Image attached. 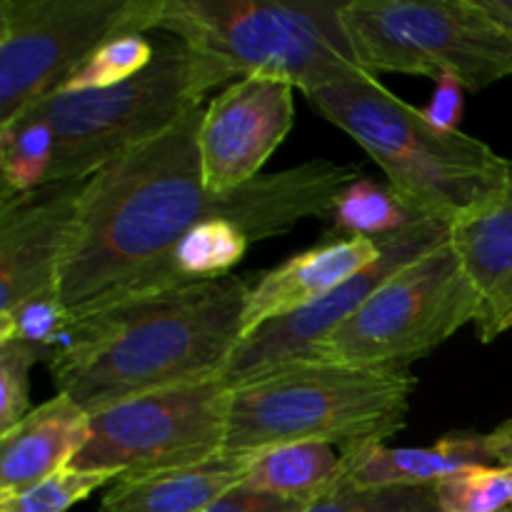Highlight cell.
I'll return each instance as SVG.
<instances>
[{
  "label": "cell",
  "instance_id": "5",
  "mask_svg": "<svg viewBox=\"0 0 512 512\" xmlns=\"http://www.w3.org/2000/svg\"><path fill=\"white\" fill-rule=\"evenodd\" d=\"M418 378L408 368L298 363L230 388L223 453L293 443H385L403 430Z\"/></svg>",
  "mask_w": 512,
  "mask_h": 512
},
{
  "label": "cell",
  "instance_id": "20",
  "mask_svg": "<svg viewBox=\"0 0 512 512\" xmlns=\"http://www.w3.org/2000/svg\"><path fill=\"white\" fill-rule=\"evenodd\" d=\"M53 155V128L35 108H28L13 123L0 128V173H3L0 203L48 185Z\"/></svg>",
  "mask_w": 512,
  "mask_h": 512
},
{
  "label": "cell",
  "instance_id": "4",
  "mask_svg": "<svg viewBox=\"0 0 512 512\" xmlns=\"http://www.w3.org/2000/svg\"><path fill=\"white\" fill-rule=\"evenodd\" d=\"M338 0H150L140 33L165 30L233 78H275L298 90L368 73Z\"/></svg>",
  "mask_w": 512,
  "mask_h": 512
},
{
  "label": "cell",
  "instance_id": "21",
  "mask_svg": "<svg viewBox=\"0 0 512 512\" xmlns=\"http://www.w3.org/2000/svg\"><path fill=\"white\" fill-rule=\"evenodd\" d=\"M248 245L250 240L238 225L228 220H205L188 230L168 255L163 270L165 283H195L230 275L228 270L245 258Z\"/></svg>",
  "mask_w": 512,
  "mask_h": 512
},
{
  "label": "cell",
  "instance_id": "28",
  "mask_svg": "<svg viewBox=\"0 0 512 512\" xmlns=\"http://www.w3.org/2000/svg\"><path fill=\"white\" fill-rule=\"evenodd\" d=\"M38 360H50L48 350L18 340L0 343V435L30 413V368Z\"/></svg>",
  "mask_w": 512,
  "mask_h": 512
},
{
  "label": "cell",
  "instance_id": "32",
  "mask_svg": "<svg viewBox=\"0 0 512 512\" xmlns=\"http://www.w3.org/2000/svg\"><path fill=\"white\" fill-rule=\"evenodd\" d=\"M480 3L512 38V0H480Z\"/></svg>",
  "mask_w": 512,
  "mask_h": 512
},
{
  "label": "cell",
  "instance_id": "30",
  "mask_svg": "<svg viewBox=\"0 0 512 512\" xmlns=\"http://www.w3.org/2000/svg\"><path fill=\"white\" fill-rule=\"evenodd\" d=\"M463 90L465 85L460 83L458 78L453 75H443L435 85V93L433 100H430L428 108L423 110L425 118L430 120L433 125H438L440 130H460V120H463V108H465V100H463Z\"/></svg>",
  "mask_w": 512,
  "mask_h": 512
},
{
  "label": "cell",
  "instance_id": "7",
  "mask_svg": "<svg viewBox=\"0 0 512 512\" xmlns=\"http://www.w3.org/2000/svg\"><path fill=\"white\" fill-rule=\"evenodd\" d=\"M340 18L370 75H453L465 90L512 75V38L480 0H350Z\"/></svg>",
  "mask_w": 512,
  "mask_h": 512
},
{
  "label": "cell",
  "instance_id": "8",
  "mask_svg": "<svg viewBox=\"0 0 512 512\" xmlns=\"http://www.w3.org/2000/svg\"><path fill=\"white\" fill-rule=\"evenodd\" d=\"M480 298L450 240L405 265L338 330L310 363L408 368L475 323Z\"/></svg>",
  "mask_w": 512,
  "mask_h": 512
},
{
  "label": "cell",
  "instance_id": "16",
  "mask_svg": "<svg viewBox=\"0 0 512 512\" xmlns=\"http://www.w3.org/2000/svg\"><path fill=\"white\" fill-rule=\"evenodd\" d=\"M90 435V413L65 395L30 410L0 435V500L70 468Z\"/></svg>",
  "mask_w": 512,
  "mask_h": 512
},
{
  "label": "cell",
  "instance_id": "25",
  "mask_svg": "<svg viewBox=\"0 0 512 512\" xmlns=\"http://www.w3.org/2000/svg\"><path fill=\"white\" fill-rule=\"evenodd\" d=\"M443 512H512V468L478 465L435 483Z\"/></svg>",
  "mask_w": 512,
  "mask_h": 512
},
{
  "label": "cell",
  "instance_id": "22",
  "mask_svg": "<svg viewBox=\"0 0 512 512\" xmlns=\"http://www.w3.org/2000/svg\"><path fill=\"white\" fill-rule=\"evenodd\" d=\"M333 220L335 233H345L348 238H383L405 230L418 218L400 203L393 188H383L370 178H358L335 200Z\"/></svg>",
  "mask_w": 512,
  "mask_h": 512
},
{
  "label": "cell",
  "instance_id": "9",
  "mask_svg": "<svg viewBox=\"0 0 512 512\" xmlns=\"http://www.w3.org/2000/svg\"><path fill=\"white\" fill-rule=\"evenodd\" d=\"M228 408L223 378L120 400L90 415L88 443L70 468L133 478L205 463L225 450Z\"/></svg>",
  "mask_w": 512,
  "mask_h": 512
},
{
  "label": "cell",
  "instance_id": "13",
  "mask_svg": "<svg viewBox=\"0 0 512 512\" xmlns=\"http://www.w3.org/2000/svg\"><path fill=\"white\" fill-rule=\"evenodd\" d=\"M85 183H48L0 203V315L58 288Z\"/></svg>",
  "mask_w": 512,
  "mask_h": 512
},
{
  "label": "cell",
  "instance_id": "15",
  "mask_svg": "<svg viewBox=\"0 0 512 512\" xmlns=\"http://www.w3.org/2000/svg\"><path fill=\"white\" fill-rule=\"evenodd\" d=\"M448 240L478 290L475 328L480 340L493 343L512 328V183L498 198L450 225Z\"/></svg>",
  "mask_w": 512,
  "mask_h": 512
},
{
  "label": "cell",
  "instance_id": "12",
  "mask_svg": "<svg viewBox=\"0 0 512 512\" xmlns=\"http://www.w3.org/2000/svg\"><path fill=\"white\" fill-rule=\"evenodd\" d=\"M295 85L275 78H240L210 100L200 125V165L213 193L260 178L295 118Z\"/></svg>",
  "mask_w": 512,
  "mask_h": 512
},
{
  "label": "cell",
  "instance_id": "6",
  "mask_svg": "<svg viewBox=\"0 0 512 512\" xmlns=\"http://www.w3.org/2000/svg\"><path fill=\"white\" fill-rule=\"evenodd\" d=\"M230 80L215 63L180 40L155 50L143 73L113 88L58 90L33 108L53 128L55 155L48 183L88 180L125 150L165 133L205 90Z\"/></svg>",
  "mask_w": 512,
  "mask_h": 512
},
{
  "label": "cell",
  "instance_id": "31",
  "mask_svg": "<svg viewBox=\"0 0 512 512\" xmlns=\"http://www.w3.org/2000/svg\"><path fill=\"white\" fill-rule=\"evenodd\" d=\"M485 453L493 465L512 468V418L485 435Z\"/></svg>",
  "mask_w": 512,
  "mask_h": 512
},
{
  "label": "cell",
  "instance_id": "26",
  "mask_svg": "<svg viewBox=\"0 0 512 512\" xmlns=\"http://www.w3.org/2000/svg\"><path fill=\"white\" fill-rule=\"evenodd\" d=\"M70 323L73 320L60 300L58 288H50L15 305L10 313L0 315V343L18 340V343L35 345L53 355V350L68 333Z\"/></svg>",
  "mask_w": 512,
  "mask_h": 512
},
{
  "label": "cell",
  "instance_id": "14",
  "mask_svg": "<svg viewBox=\"0 0 512 512\" xmlns=\"http://www.w3.org/2000/svg\"><path fill=\"white\" fill-rule=\"evenodd\" d=\"M380 253L383 248H380L378 238L338 235V238L318 243L315 248L305 250V253L290 258L288 263L265 273L250 288L243 315V338H248L270 320L288 318V315L318 303L338 285L353 278L358 270L373 265Z\"/></svg>",
  "mask_w": 512,
  "mask_h": 512
},
{
  "label": "cell",
  "instance_id": "1",
  "mask_svg": "<svg viewBox=\"0 0 512 512\" xmlns=\"http://www.w3.org/2000/svg\"><path fill=\"white\" fill-rule=\"evenodd\" d=\"M205 108H190L165 133L125 150L85 183L58 293L70 320L148 290L168 288V255L205 220L238 225L250 243L285 235L308 218L333 215L335 200L360 178L355 165L308 160L213 193L200 165Z\"/></svg>",
  "mask_w": 512,
  "mask_h": 512
},
{
  "label": "cell",
  "instance_id": "2",
  "mask_svg": "<svg viewBox=\"0 0 512 512\" xmlns=\"http://www.w3.org/2000/svg\"><path fill=\"white\" fill-rule=\"evenodd\" d=\"M238 275L148 290L70 323L48 360L58 395L90 415L120 400L220 378L243 338Z\"/></svg>",
  "mask_w": 512,
  "mask_h": 512
},
{
  "label": "cell",
  "instance_id": "24",
  "mask_svg": "<svg viewBox=\"0 0 512 512\" xmlns=\"http://www.w3.org/2000/svg\"><path fill=\"white\" fill-rule=\"evenodd\" d=\"M155 50L158 48H153L145 35H115L105 40L60 90L78 93V90H100L125 83L153 63Z\"/></svg>",
  "mask_w": 512,
  "mask_h": 512
},
{
  "label": "cell",
  "instance_id": "27",
  "mask_svg": "<svg viewBox=\"0 0 512 512\" xmlns=\"http://www.w3.org/2000/svg\"><path fill=\"white\" fill-rule=\"evenodd\" d=\"M118 475L113 473H83L65 468L53 478L0 500V512H68L75 503L85 500L103 485H113Z\"/></svg>",
  "mask_w": 512,
  "mask_h": 512
},
{
  "label": "cell",
  "instance_id": "3",
  "mask_svg": "<svg viewBox=\"0 0 512 512\" xmlns=\"http://www.w3.org/2000/svg\"><path fill=\"white\" fill-rule=\"evenodd\" d=\"M305 98L380 165L418 220L453 225L512 183V160L463 130H440L423 110L390 93L378 75L363 73Z\"/></svg>",
  "mask_w": 512,
  "mask_h": 512
},
{
  "label": "cell",
  "instance_id": "23",
  "mask_svg": "<svg viewBox=\"0 0 512 512\" xmlns=\"http://www.w3.org/2000/svg\"><path fill=\"white\" fill-rule=\"evenodd\" d=\"M303 512H443L435 485H360L340 480Z\"/></svg>",
  "mask_w": 512,
  "mask_h": 512
},
{
  "label": "cell",
  "instance_id": "29",
  "mask_svg": "<svg viewBox=\"0 0 512 512\" xmlns=\"http://www.w3.org/2000/svg\"><path fill=\"white\" fill-rule=\"evenodd\" d=\"M305 508H308V503H300V500L260 493L248 485H238L203 512H303Z\"/></svg>",
  "mask_w": 512,
  "mask_h": 512
},
{
  "label": "cell",
  "instance_id": "19",
  "mask_svg": "<svg viewBox=\"0 0 512 512\" xmlns=\"http://www.w3.org/2000/svg\"><path fill=\"white\" fill-rule=\"evenodd\" d=\"M343 480V445L293 443L253 458L243 485L260 493L315 503Z\"/></svg>",
  "mask_w": 512,
  "mask_h": 512
},
{
  "label": "cell",
  "instance_id": "17",
  "mask_svg": "<svg viewBox=\"0 0 512 512\" xmlns=\"http://www.w3.org/2000/svg\"><path fill=\"white\" fill-rule=\"evenodd\" d=\"M253 458L220 453L205 463L118 478L98 512H203L245 483Z\"/></svg>",
  "mask_w": 512,
  "mask_h": 512
},
{
  "label": "cell",
  "instance_id": "18",
  "mask_svg": "<svg viewBox=\"0 0 512 512\" xmlns=\"http://www.w3.org/2000/svg\"><path fill=\"white\" fill-rule=\"evenodd\" d=\"M478 465H493L485 435L455 433L433 448H388L385 443H355L343 448V478L360 488L380 485H435Z\"/></svg>",
  "mask_w": 512,
  "mask_h": 512
},
{
  "label": "cell",
  "instance_id": "10",
  "mask_svg": "<svg viewBox=\"0 0 512 512\" xmlns=\"http://www.w3.org/2000/svg\"><path fill=\"white\" fill-rule=\"evenodd\" d=\"M140 8L143 0H3L0 128L65 88L105 40L135 33Z\"/></svg>",
  "mask_w": 512,
  "mask_h": 512
},
{
  "label": "cell",
  "instance_id": "11",
  "mask_svg": "<svg viewBox=\"0 0 512 512\" xmlns=\"http://www.w3.org/2000/svg\"><path fill=\"white\" fill-rule=\"evenodd\" d=\"M450 225L440 220H415L405 230L378 238L380 258L368 268L358 270L353 278L320 298L318 303L288 315V318L270 320L260 325L255 333L243 338L230 355L220 378L235 388L240 383L268 375L273 370L288 368V365L310 363L318 345L328 338L333 330L348 323L378 288H383L398 270L418 260L435 245L448 240Z\"/></svg>",
  "mask_w": 512,
  "mask_h": 512
}]
</instances>
